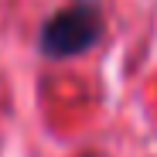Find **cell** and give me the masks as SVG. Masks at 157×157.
<instances>
[{
    "instance_id": "obj_1",
    "label": "cell",
    "mask_w": 157,
    "mask_h": 157,
    "mask_svg": "<svg viewBox=\"0 0 157 157\" xmlns=\"http://www.w3.org/2000/svg\"><path fill=\"white\" fill-rule=\"evenodd\" d=\"M102 31H106V17H102L96 7H89L86 0H78L75 7H65L58 14H51L41 24L38 48H41L44 58L65 62V58L86 55L89 48H96Z\"/></svg>"
},
{
    "instance_id": "obj_2",
    "label": "cell",
    "mask_w": 157,
    "mask_h": 157,
    "mask_svg": "<svg viewBox=\"0 0 157 157\" xmlns=\"http://www.w3.org/2000/svg\"><path fill=\"white\" fill-rule=\"evenodd\" d=\"M86 4H92V0H86Z\"/></svg>"
}]
</instances>
